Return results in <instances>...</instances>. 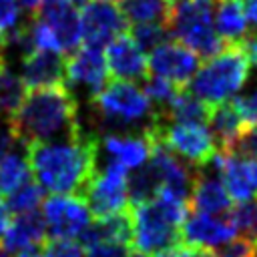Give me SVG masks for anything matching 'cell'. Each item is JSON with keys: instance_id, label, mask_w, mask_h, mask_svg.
<instances>
[{"instance_id": "cell-1", "label": "cell", "mask_w": 257, "mask_h": 257, "mask_svg": "<svg viewBox=\"0 0 257 257\" xmlns=\"http://www.w3.org/2000/svg\"><path fill=\"white\" fill-rule=\"evenodd\" d=\"M98 137L84 128L74 137L26 147L36 183L52 195H82L98 163Z\"/></svg>"}, {"instance_id": "cell-2", "label": "cell", "mask_w": 257, "mask_h": 257, "mask_svg": "<svg viewBox=\"0 0 257 257\" xmlns=\"http://www.w3.org/2000/svg\"><path fill=\"white\" fill-rule=\"evenodd\" d=\"M8 128L24 149L54 139H68L82 131L78 102L66 86L26 90L22 102L8 118Z\"/></svg>"}, {"instance_id": "cell-3", "label": "cell", "mask_w": 257, "mask_h": 257, "mask_svg": "<svg viewBox=\"0 0 257 257\" xmlns=\"http://www.w3.org/2000/svg\"><path fill=\"white\" fill-rule=\"evenodd\" d=\"M133 225V247L139 253H159L163 249L181 245L179 229L189 215V201L167 193L155 199L128 205Z\"/></svg>"}, {"instance_id": "cell-4", "label": "cell", "mask_w": 257, "mask_h": 257, "mask_svg": "<svg viewBox=\"0 0 257 257\" xmlns=\"http://www.w3.org/2000/svg\"><path fill=\"white\" fill-rule=\"evenodd\" d=\"M100 131L110 133H145L159 112L135 82L108 80L106 86L90 98Z\"/></svg>"}, {"instance_id": "cell-5", "label": "cell", "mask_w": 257, "mask_h": 257, "mask_svg": "<svg viewBox=\"0 0 257 257\" xmlns=\"http://www.w3.org/2000/svg\"><path fill=\"white\" fill-rule=\"evenodd\" d=\"M249 78V62L237 44H227L219 54L205 60L203 66L195 72L191 84V92L203 100L207 106H219L229 102Z\"/></svg>"}, {"instance_id": "cell-6", "label": "cell", "mask_w": 257, "mask_h": 257, "mask_svg": "<svg viewBox=\"0 0 257 257\" xmlns=\"http://www.w3.org/2000/svg\"><path fill=\"white\" fill-rule=\"evenodd\" d=\"M215 0H185L171 10L169 30L177 42L185 44L199 58H213L227 42L217 34L213 26Z\"/></svg>"}, {"instance_id": "cell-7", "label": "cell", "mask_w": 257, "mask_h": 257, "mask_svg": "<svg viewBox=\"0 0 257 257\" xmlns=\"http://www.w3.org/2000/svg\"><path fill=\"white\" fill-rule=\"evenodd\" d=\"M147 135L187 165L205 167L219 153L207 124L167 122L159 116L151 126H147Z\"/></svg>"}, {"instance_id": "cell-8", "label": "cell", "mask_w": 257, "mask_h": 257, "mask_svg": "<svg viewBox=\"0 0 257 257\" xmlns=\"http://www.w3.org/2000/svg\"><path fill=\"white\" fill-rule=\"evenodd\" d=\"M80 197L94 221L124 213L128 209V171L108 161L100 171H94Z\"/></svg>"}, {"instance_id": "cell-9", "label": "cell", "mask_w": 257, "mask_h": 257, "mask_svg": "<svg viewBox=\"0 0 257 257\" xmlns=\"http://www.w3.org/2000/svg\"><path fill=\"white\" fill-rule=\"evenodd\" d=\"M42 219L50 239H78L90 225V211L78 195H50L42 203Z\"/></svg>"}, {"instance_id": "cell-10", "label": "cell", "mask_w": 257, "mask_h": 257, "mask_svg": "<svg viewBox=\"0 0 257 257\" xmlns=\"http://www.w3.org/2000/svg\"><path fill=\"white\" fill-rule=\"evenodd\" d=\"M149 76H159L177 88H187L199 70V56L191 52L185 44L177 40H167L159 44L147 56Z\"/></svg>"}, {"instance_id": "cell-11", "label": "cell", "mask_w": 257, "mask_h": 257, "mask_svg": "<svg viewBox=\"0 0 257 257\" xmlns=\"http://www.w3.org/2000/svg\"><path fill=\"white\" fill-rule=\"evenodd\" d=\"M80 14V32L84 46L102 48L112 42L116 36L128 32V22L122 16L118 4L90 0L82 6Z\"/></svg>"}, {"instance_id": "cell-12", "label": "cell", "mask_w": 257, "mask_h": 257, "mask_svg": "<svg viewBox=\"0 0 257 257\" xmlns=\"http://www.w3.org/2000/svg\"><path fill=\"white\" fill-rule=\"evenodd\" d=\"M66 82L74 88H82L88 94V100L96 96L108 82V70L104 54L94 46H80L64 58Z\"/></svg>"}, {"instance_id": "cell-13", "label": "cell", "mask_w": 257, "mask_h": 257, "mask_svg": "<svg viewBox=\"0 0 257 257\" xmlns=\"http://www.w3.org/2000/svg\"><path fill=\"white\" fill-rule=\"evenodd\" d=\"M52 32L60 54L68 56L82 46V32H80V14L76 6L68 4L66 0H44L42 8L34 16Z\"/></svg>"}, {"instance_id": "cell-14", "label": "cell", "mask_w": 257, "mask_h": 257, "mask_svg": "<svg viewBox=\"0 0 257 257\" xmlns=\"http://www.w3.org/2000/svg\"><path fill=\"white\" fill-rule=\"evenodd\" d=\"M219 175L231 201H249L257 195V161L241 159L227 153H217L207 165Z\"/></svg>"}, {"instance_id": "cell-15", "label": "cell", "mask_w": 257, "mask_h": 257, "mask_svg": "<svg viewBox=\"0 0 257 257\" xmlns=\"http://www.w3.org/2000/svg\"><path fill=\"white\" fill-rule=\"evenodd\" d=\"M235 229L229 223V219L205 215V213H193L189 211L187 219L183 221L179 229L181 245L189 249H211L221 247L235 239Z\"/></svg>"}, {"instance_id": "cell-16", "label": "cell", "mask_w": 257, "mask_h": 257, "mask_svg": "<svg viewBox=\"0 0 257 257\" xmlns=\"http://www.w3.org/2000/svg\"><path fill=\"white\" fill-rule=\"evenodd\" d=\"M104 62L110 80H124V82H135V80H145L149 76V66H147V54L135 44V40L128 36V32L116 36L112 42L106 44Z\"/></svg>"}, {"instance_id": "cell-17", "label": "cell", "mask_w": 257, "mask_h": 257, "mask_svg": "<svg viewBox=\"0 0 257 257\" xmlns=\"http://www.w3.org/2000/svg\"><path fill=\"white\" fill-rule=\"evenodd\" d=\"M20 80L26 90L34 88H50V86H64L66 72H64V56L46 50H30L22 56L20 66Z\"/></svg>"}, {"instance_id": "cell-18", "label": "cell", "mask_w": 257, "mask_h": 257, "mask_svg": "<svg viewBox=\"0 0 257 257\" xmlns=\"http://www.w3.org/2000/svg\"><path fill=\"white\" fill-rule=\"evenodd\" d=\"M231 209H233V201L221 179L213 177L207 171L195 169L193 187L189 195V211L219 217L221 213L227 215Z\"/></svg>"}, {"instance_id": "cell-19", "label": "cell", "mask_w": 257, "mask_h": 257, "mask_svg": "<svg viewBox=\"0 0 257 257\" xmlns=\"http://www.w3.org/2000/svg\"><path fill=\"white\" fill-rule=\"evenodd\" d=\"M98 147L110 157L112 163L128 169H141L151 157V139L145 133H110L98 141Z\"/></svg>"}, {"instance_id": "cell-20", "label": "cell", "mask_w": 257, "mask_h": 257, "mask_svg": "<svg viewBox=\"0 0 257 257\" xmlns=\"http://www.w3.org/2000/svg\"><path fill=\"white\" fill-rule=\"evenodd\" d=\"M46 241V225L40 213H24L16 215L10 221V227L0 239V249L8 255H16L20 251L38 249Z\"/></svg>"}, {"instance_id": "cell-21", "label": "cell", "mask_w": 257, "mask_h": 257, "mask_svg": "<svg viewBox=\"0 0 257 257\" xmlns=\"http://www.w3.org/2000/svg\"><path fill=\"white\" fill-rule=\"evenodd\" d=\"M209 114H211V106H207L203 100H199L189 88H181L159 116L167 122L207 124Z\"/></svg>"}, {"instance_id": "cell-22", "label": "cell", "mask_w": 257, "mask_h": 257, "mask_svg": "<svg viewBox=\"0 0 257 257\" xmlns=\"http://www.w3.org/2000/svg\"><path fill=\"white\" fill-rule=\"evenodd\" d=\"M213 26L227 44H237L247 34V18L241 0H217Z\"/></svg>"}, {"instance_id": "cell-23", "label": "cell", "mask_w": 257, "mask_h": 257, "mask_svg": "<svg viewBox=\"0 0 257 257\" xmlns=\"http://www.w3.org/2000/svg\"><path fill=\"white\" fill-rule=\"evenodd\" d=\"M241 126H243V118L239 116V112L235 110L231 100L211 108L209 126L207 128H209L219 153H227L229 151V147L235 141V137L241 131Z\"/></svg>"}, {"instance_id": "cell-24", "label": "cell", "mask_w": 257, "mask_h": 257, "mask_svg": "<svg viewBox=\"0 0 257 257\" xmlns=\"http://www.w3.org/2000/svg\"><path fill=\"white\" fill-rule=\"evenodd\" d=\"M118 8L128 24H163L169 28L171 6L167 0H118Z\"/></svg>"}, {"instance_id": "cell-25", "label": "cell", "mask_w": 257, "mask_h": 257, "mask_svg": "<svg viewBox=\"0 0 257 257\" xmlns=\"http://www.w3.org/2000/svg\"><path fill=\"white\" fill-rule=\"evenodd\" d=\"M30 177H32V173H30L28 161L18 153L8 155L6 159L0 161V195L8 197L10 193H14L22 185H26L30 181Z\"/></svg>"}, {"instance_id": "cell-26", "label": "cell", "mask_w": 257, "mask_h": 257, "mask_svg": "<svg viewBox=\"0 0 257 257\" xmlns=\"http://www.w3.org/2000/svg\"><path fill=\"white\" fill-rule=\"evenodd\" d=\"M24 94H26V88L20 76L8 70L6 62L0 64V116L10 118L18 108V104L22 102Z\"/></svg>"}, {"instance_id": "cell-27", "label": "cell", "mask_w": 257, "mask_h": 257, "mask_svg": "<svg viewBox=\"0 0 257 257\" xmlns=\"http://www.w3.org/2000/svg\"><path fill=\"white\" fill-rule=\"evenodd\" d=\"M225 217L233 225L235 233L241 235V239H247L257 247V197L239 203Z\"/></svg>"}, {"instance_id": "cell-28", "label": "cell", "mask_w": 257, "mask_h": 257, "mask_svg": "<svg viewBox=\"0 0 257 257\" xmlns=\"http://www.w3.org/2000/svg\"><path fill=\"white\" fill-rule=\"evenodd\" d=\"M42 203H44V189L34 181H28L26 185H22L20 189H16L6 197L8 211L16 215L34 213Z\"/></svg>"}, {"instance_id": "cell-29", "label": "cell", "mask_w": 257, "mask_h": 257, "mask_svg": "<svg viewBox=\"0 0 257 257\" xmlns=\"http://www.w3.org/2000/svg\"><path fill=\"white\" fill-rule=\"evenodd\" d=\"M128 36L145 52L155 50L159 44L171 40V30L163 24H133L128 26Z\"/></svg>"}, {"instance_id": "cell-30", "label": "cell", "mask_w": 257, "mask_h": 257, "mask_svg": "<svg viewBox=\"0 0 257 257\" xmlns=\"http://www.w3.org/2000/svg\"><path fill=\"white\" fill-rule=\"evenodd\" d=\"M181 88H177L175 84H171V82H167L159 76H147L145 78V94H147V98L151 100V104L155 106V110L159 114L169 106V102L175 98V94Z\"/></svg>"}, {"instance_id": "cell-31", "label": "cell", "mask_w": 257, "mask_h": 257, "mask_svg": "<svg viewBox=\"0 0 257 257\" xmlns=\"http://www.w3.org/2000/svg\"><path fill=\"white\" fill-rule=\"evenodd\" d=\"M227 155H235V157H241V159L257 161V124L243 122L241 131L237 133L235 141L231 143Z\"/></svg>"}, {"instance_id": "cell-32", "label": "cell", "mask_w": 257, "mask_h": 257, "mask_svg": "<svg viewBox=\"0 0 257 257\" xmlns=\"http://www.w3.org/2000/svg\"><path fill=\"white\" fill-rule=\"evenodd\" d=\"M40 257H84V249L74 239H46L40 245Z\"/></svg>"}, {"instance_id": "cell-33", "label": "cell", "mask_w": 257, "mask_h": 257, "mask_svg": "<svg viewBox=\"0 0 257 257\" xmlns=\"http://www.w3.org/2000/svg\"><path fill=\"white\" fill-rule=\"evenodd\" d=\"M20 6L16 0H0V40L6 48L8 36L20 26Z\"/></svg>"}, {"instance_id": "cell-34", "label": "cell", "mask_w": 257, "mask_h": 257, "mask_svg": "<svg viewBox=\"0 0 257 257\" xmlns=\"http://www.w3.org/2000/svg\"><path fill=\"white\" fill-rule=\"evenodd\" d=\"M231 104L235 106V110L239 112V116L243 118V122H253L257 124V88L237 94Z\"/></svg>"}, {"instance_id": "cell-35", "label": "cell", "mask_w": 257, "mask_h": 257, "mask_svg": "<svg viewBox=\"0 0 257 257\" xmlns=\"http://www.w3.org/2000/svg\"><path fill=\"white\" fill-rule=\"evenodd\" d=\"M215 257H257V247L253 243H249L247 239H231L229 243H225Z\"/></svg>"}, {"instance_id": "cell-36", "label": "cell", "mask_w": 257, "mask_h": 257, "mask_svg": "<svg viewBox=\"0 0 257 257\" xmlns=\"http://www.w3.org/2000/svg\"><path fill=\"white\" fill-rule=\"evenodd\" d=\"M128 249L131 247L120 245V243L100 241V243H94L90 247H84V257H126Z\"/></svg>"}, {"instance_id": "cell-37", "label": "cell", "mask_w": 257, "mask_h": 257, "mask_svg": "<svg viewBox=\"0 0 257 257\" xmlns=\"http://www.w3.org/2000/svg\"><path fill=\"white\" fill-rule=\"evenodd\" d=\"M237 48L243 52V56L249 62V66H255L257 68V34L255 32H247L237 42Z\"/></svg>"}, {"instance_id": "cell-38", "label": "cell", "mask_w": 257, "mask_h": 257, "mask_svg": "<svg viewBox=\"0 0 257 257\" xmlns=\"http://www.w3.org/2000/svg\"><path fill=\"white\" fill-rule=\"evenodd\" d=\"M16 145H18V141L14 139V135L10 133V128L8 126H0V161L6 159L8 155H12L14 149H16Z\"/></svg>"}, {"instance_id": "cell-39", "label": "cell", "mask_w": 257, "mask_h": 257, "mask_svg": "<svg viewBox=\"0 0 257 257\" xmlns=\"http://www.w3.org/2000/svg\"><path fill=\"white\" fill-rule=\"evenodd\" d=\"M191 255H193V249H189L185 245H175V247H169V249L155 253L153 257H191Z\"/></svg>"}, {"instance_id": "cell-40", "label": "cell", "mask_w": 257, "mask_h": 257, "mask_svg": "<svg viewBox=\"0 0 257 257\" xmlns=\"http://www.w3.org/2000/svg\"><path fill=\"white\" fill-rule=\"evenodd\" d=\"M42 2H44V0H16V4H18L24 12L30 14V18H34V16L38 14V10L42 8Z\"/></svg>"}, {"instance_id": "cell-41", "label": "cell", "mask_w": 257, "mask_h": 257, "mask_svg": "<svg viewBox=\"0 0 257 257\" xmlns=\"http://www.w3.org/2000/svg\"><path fill=\"white\" fill-rule=\"evenodd\" d=\"M243 2V12H245V18L257 26V0H241Z\"/></svg>"}, {"instance_id": "cell-42", "label": "cell", "mask_w": 257, "mask_h": 257, "mask_svg": "<svg viewBox=\"0 0 257 257\" xmlns=\"http://www.w3.org/2000/svg\"><path fill=\"white\" fill-rule=\"evenodd\" d=\"M10 221H12V213L8 211L6 203L0 201V239H2V235L6 233V229L10 227Z\"/></svg>"}, {"instance_id": "cell-43", "label": "cell", "mask_w": 257, "mask_h": 257, "mask_svg": "<svg viewBox=\"0 0 257 257\" xmlns=\"http://www.w3.org/2000/svg\"><path fill=\"white\" fill-rule=\"evenodd\" d=\"M191 257H215V251H211V249H193Z\"/></svg>"}, {"instance_id": "cell-44", "label": "cell", "mask_w": 257, "mask_h": 257, "mask_svg": "<svg viewBox=\"0 0 257 257\" xmlns=\"http://www.w3.org/2000/svg\"><path fill=\"white\" fill-rule=\"evenodd\" d=\"M16 257H40V249H28V251H20V253H16Z\"/></svg>"}, {"instance_id": "cell-45", "label": "cell", "mask_w": 257, "mask_h": 257, "mask_svg": "<svg viewBox=\"0 0 257 257\" xmlns=\"http://www.w3.org/2000/svg\"><path fill=\"white\" fill-rule=\"evenodd\" d=\"M126 257H147L145 253H139V251H135V253H128Z\"/></svg>"}, {"instance_id": "cell-46", "label": "cell", "mask_w": 257, "mask_h": 257, "mask_svg": "<svg viewBox=\"0 0 257 257\" xmlns=\"http://www.w3.org/2000/svg\"><path fill=\"white\" fill-rule=\"evenodd\" d=\"M0 257H10V255H8V253H4V251L0 249Z\"/></svg>"}, {"instance_id": "cell-47", "label": "cell", "mask_w": 257, "mask_h": 257, "mask_svg": "<svg viewBox=\"0 0 257 257\" xmlns=\"http://www.w3.org/2000/svg\"><path fill=\"white\" fill-rule=\"evenodd\" d=\"M0 64H4V56H2V50H0Z\"/></svg>"}, {"instance_id": "cell-48", "label": "cell", "mask_w": 257, "mask_h": 257, "mask_svg": "<svg viewBox=\"0 0 257 257\" xmlns=\"http://www.w3.org/2000/svg\"><path fill=\"white\" fill-rule=\"evenodd\" d=\"M102 2H114V4H116V2H118V0H102Z\"/></svg>"}]
</instances>
